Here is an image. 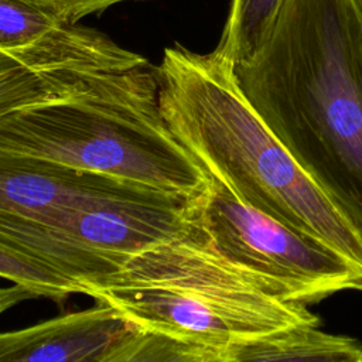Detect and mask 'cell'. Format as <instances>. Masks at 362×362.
<instances>
[{"mask_svg":"<svg viewBox=\"0 0 362 362\" xmlns=\"http://www.w3.org/2000/svg\"><path fill=\"white\" fill-rule=\"evenodd\" d=\"M233 72L270 132L362 229V14L355 0H286L263 44Z\"/></svg>","mask_w":362,"mask_h":362,"instance_id":"1","label":"cell"},{"mask_svg":"<svg viewBox=\"0 0 362 362\" xmlns=\"http://www.w3.org/2000/svg\"><path fill=\"white\" fill-rule=\"evenodd\" d=\"M160 113L208 178L362 269V229L297 164L240 90L233 66L180 44L154 66Z\"/></svg>","mask_w":362,"mask_h":362,"instance_id":"2","label":"cell"},{"mask_svg":"<svg viewBox=\"0 0 362 362\" xmlns=\"http://www.w3.org/2000/svg\"><path fill=\"white\" fill-rule=\"evenodd\" d=\"M0 150L189 201L208 177L167 127L150 64L0 116Z\"/></svg>","mask_w":362,"mask_h":362,"instance_id":"3","label":"cell"},{"mask_svg":"<svg viewBox=\"0 0 362 362\" xmlns=\"http://www.w3.org/2000/svg\"><path fill=\"white\" fill-rule=\"evenodd\" d=\"M82 294L112 307L140 331L212 354L279 329L318 324L307 305L269 296L189 225L103 279L82 283Z\"/></svg>","mask_w":362,"mask_h":362,"instance_id":"4","label":"cell"},{"mask_svg":"<svg viewBox=\"0 0 362 362\" xmlns=\"http://www.w3.org/2000/svg\"><path fill=\"white\" fill-rule=\"evenodd\" d=\"M184 215L215 252L277 300L308 305L339 291H362L358 264L246 205L216 180L187 202Z\"/></svg>","mask_w":362,"mask_h":362,"instance_id":"5","label":"cell"},{"mask_svg":"<svg viewBox=\"0 0 362 362\" xmlns=\"http://www.w3.org/2000/svg\"><path fill=\"white\" fill-rule=\"evenodd\" d=\"M187 202L173 197L117 199L31 218L68 240L124 263L184 233L188 229Z\"/></svg>","mask_w":362,"mask_h":362,"instance_id":"6","label":"cell"},{"mask_svg":"<svg viewBox=\"0 0 362 362\" xmlns=\"http://www.w3.org/2000/svg\"><path fill=\"white\" fill-rule=\"evenodd\" d=\"M0 47L78 71H127L148 64L106 34L58 20L23 0H0Z\"/></svg>","mask_w":362,"mask_h":362,"instance_id":"7","label":"cell"},{"mask_svg":"<svg viewBox=\"0 0 362 362\" xmlns=\"http://www.w3.org/2000/svg\"><path fill=\"white\" fill-rule=\"evenodd\" d=\"M157 197L170 195L0 150V211L41 216L106 201Z\"/></svg>","mask_w":362,"mask_h":362,"instance_id":"8","label":"cell"},{"mask_svg":"<svg viewBox=\"0 0 362 362\" xmlns=\"http://www.w3.org/2000/svg\"><path fill=\"white\" fill-rule=\"evenodd\" d=\"M137 331L112 307L95 301L85 310L0 332V362H98Z\"/></svg>","mask_w":362,"mask_h":362,"instance_id":"9","label":"cell"},{"mask_svg":"<svg viewBox=\"0 0 362 362\" xmlns=\"http://www.w3.org/2000/svg\"><path fill=\"white\" fill-rule=\"evenodd\" d=\"M0 247L78 283L96 281L123 262L59 236L34 218L0 211Z\"/></svg>","mask_w":362,"mask_h":362,"instance_id":"10","label":"cell"},{"mask_svg":"<svg viewBox=\"0 0 362 362\" xmlns=\"http://www.w3.org/2000/svg\"><path fill=\"white\" fill-rule=\"evenodd\" d=\"M212 362H362V344L303 324L235 344Z\"/></svg>","mask_w":362,"mask_h":362,"instance_id":"11","label":"cell"},{"mask_svg":"<svg viewBox=\"0 0 362 362\" xmlns=\"http://www.w3.org/2000/svg\"><path fill=\"white\" fill-rule=\"evenodd\" d=\"M100 71L66 69L0 47V116L27 105L68 95Z\"/></svg>","mask_w":362,"mask_h":362,"instance_id":"12","label":"cell"},{"mask_svg":"<svg viewBox=\"0 0 362 362\" xmlns=\"http://www.w3.org/2000/svg\"><path fill=\"white\" fill-rule=\"evenodd\" d=\"M286 0H232L221 40L212 51L232 66L249 59L269 35Z\"/></svg>","mask_w":362,"mask_h":362,"instance_id":"13","label":"cell"},{"mask_svg":"<svg viewBox=\"0 0 362 362\" xmlns=\"http://www.w3.org/2000/svg\"><path fill=\"white\" fill-rule=\"evenodd\" d=\"M215 354L175 339L137 331L98 362H212Z\"/></svg>","mask_w":362,"mask_h":362,"instance_id":"14","label":"cell"},{"mask_svg":"<svg viewBox=\"0 0 362 362\" xmlns=\"http://www.w3.org/2000/svg\"><path fill=\"white\" fill-rule=\"evenodd\" d=\"M0 277L13 284L25 287L35 297H47L55 301L72 294H82V287L51 270L47 266L11 253L0 247Z\"/></svg>","mask_w":362,"mask_h":362,"instance_id":"15","label":"cell"},{"mask_svg":"<svg viewBox=\"0 0 362 362\" xmlns=\"http://www.w3.org/2000/svg\"><path fill=\"white\" fill-rule=\"evenodd\" d=\"M44 13L69 23H78L81 18L100 13L115 4L134 0H23Z\"/></svg>","mask_w":362,"mask_h":362,"instance_id":"16","label":"cell"},{"mask_svg":"<svg viewBox=\"0 0 362 362\" xmlns=\"http://www.w3.org/2000/svg\"><path fill=\"white\" fill-rule=\"evenodd\" d=\"M34 297V293L17 284H11L10 287H0V317L21 301Z\"/></svg>","mask_w":362,"mask_h":362,"instance_id":"17","label":"cell"},{"mask_svg":"<svg viewBox=\"0 0 362 362\" xmlns=\"http://www.w3.org/2000/svg\"><path fill=\"white\" fill-rule=\"evenodd\" d=\"M355 3H356L358 8H359V11H361V14H362V0H355Z\"/></svg>","mask_w":362,"mask_h":362,"instance_id":"18","label":"cell"}]
</instances>
